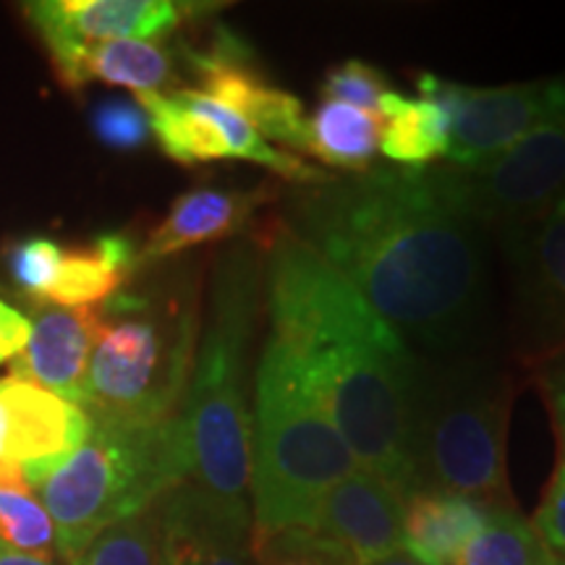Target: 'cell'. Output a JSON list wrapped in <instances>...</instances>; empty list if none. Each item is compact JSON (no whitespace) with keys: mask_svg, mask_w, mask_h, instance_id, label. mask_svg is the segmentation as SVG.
<instances>
[{"mask_svg":"<svg viewBox=\"0 0 565 565\" xmlns=\"http://www.w3.org/2000/svg\"><path fill=\"white\" fill-rule=\"evenodd\" d=\"M71 565H160L158 503L105 529Z\"/></svg>","mask_w":565,"mask_h":565,"instance_id":"d4e9b609","label":"cell"},{"mask_svg":"<svg viewBox=\"0 0 565 565\" xmlns=\"http://www.w3.org/2000/svg\"><path fill=\"white\" fill-rule=\"evenodd\" d=\"M0 542L45 561L58 557L51 513L30 487H0Z\"/></svg>","mask_w":565,"mask_h":565,"instance_id":"484cf974","label":"cell"},{"mask_svg":"<svg viewBox=\"0 0 565 565\" xmlns=\"http://www.w3.org/2000/svg\"><path fill=\"white\" fill-rule=\"evenodd\" d=\"M356 469L294 353L270 333L254 377L252 534L312 529L324 494Z\"/></svg>","mask_w":565,"mask_h":565,"instance_id":"5b68a950","label":"cell"},{"mask_svg":"<svg viewBox=\"0 0 565 565\" xmlns=\"http://www.w3.org/2000/svg\"><path fill=\"white\" fill-rule=\"evenodd\" d=\"M254 565H356L349 550L315 529L252 534Z\"/></svg>","mask_w":565,"mask_h":565,"instance_id":"4316f807","label":"cell"},{"mask_svg":"<svg viewBox=\"0 0 565 565\" xmlns=\"http://www.w3.org/2000/svg\"><path fill=\"white\" fill-rule=\"evenodd\" d=\"M63 259V246L53 238L34 236L17 242L6 252V270L17 291L24 301H45L47 291L58 278V267Z\"/></svg>","mask_w":565,"mask_h":565,"instance_id":"83f0119b","label":"cell"},{"mask_svg":"<svg viewBox=\"0 0 565 565\" xmlns=\"http://www.w3.org/2000/svg\"><path fill=\"white\" fill-rule=\"evenodd\" d=\"M51 55L58 82L79 92L92 82L131 89L134 95L162 92L175 82L173 58L160 42L145 40H42Z\"/></svg>","mask_w":565,"mask_h":565,"instance_id":"e0dca14e","label":"cell"},{"mask_svg":"<svg viewBox=\"0 0 565 565\" xmlns=\"http://www.w3.org/2000/svg\"><path fill=\"white\" fill-rule=\"evenodd\" d=\"M160 565H254L246 500L183 482L158 500Z\"/></svg>","mask_w":565,"mask_h":565,"instance_id":"7c38bea8","label":"cell"},{"mask_svg":"<svg viewBox=\"0 0 565 565\" xmlns=\"http://www.w3.org/2000/svg\"><path fill=\"white\" fill-rule=\"evenodd\" d=\"M456 565H561L534 524L513 503L492 505L490 521Z\"/></svg>","mask_w":565,"mask_h":565,"instance_id":"cb8c5ba5","label":"cell"},{"mask_svg":"<svg viewBox=\"0 0 565 565\" xmlns=\"http://www.w3.org/2000/svg\"><path fill=\"white\" fill-rule=\"evenodd\" d=\"M30 335L32 328L26 315L9 307L6 301H0V364L19 356L24 351V345L30 343Z\"/></svg>","mask_w":565,"mask_h":565,"instance_id":"d6a6232c","label":"cell"},{"mask_svg":"<svg viewBox=\"0 0 565 565\" xmlns=\"http://www.w3.org/2000/svg\"><path fill=\"white\" fill-rule=\"evenodd\" d=\"M416 87L422 100L448 116V160L458 168L482 166L565 118V74L505 87H463L422 71Z\"/></svg>","mask_w":565,"mask_h":565,"instance_id":"9c48e42d","label":"cell"},{"mask_svg":"<svg viewBox=\"0 0 565 565\" xmlns=\"http://www.w3.org/2000/svg\"><path fill=\"white\" fill-rule=\"evenodd\" d=\"M536 385H540L545 404L553 416V427L557 437V448H561V461H565V349L547 356L545 362L534 364Z\"/></svg>","mask_w":565,"mask_h":565,"instance_id":"1f68e13d","label":"cell"},{"mask_svg":"<svg viewBox=\"0 0 565 565\" xmlns=\"http://www.w3.org/2000/svg\"><path fill=\"white\" fill-rule=\"evenodd\" d=\"M492 505L445 492H419L404 508V550L424 565H456L490 521Z\"/></svg>","mask_w":565,"mask_h":565,"instance_id":"d6986e66","label":"cell"},{"mask_svg":"<svg viewBox=\"0 0 565 565\" xmlns=\"http://www.w3.org/2000/svg\"><path fill=\"white\" fill-rule=\"evenodd\" d=\"M404 508L391 487L356 469L324 494L312 529L349 550L356 565H372L404 550Z\"/></svg>","mask_w":565,"mask_h":565,"instance_id":"2e32d148","label":"cell"},{"mask_svg":"<svg viewBox=\"0 0 565 565\" xmlns=\"http://www.w3.org/2000/svg\"><path fill=\"white\" fill-rule=\"evenodd\" d=\"M282 223L406 343L458 356L482 341L490 315L484 231L445 192L435 168H370L299 186Z\"/></svg>","mask_w":565,"mask_h":565,"instance_id":"6da1fadb","label":"cell"},{"mask_svg":"<svg viewBox=\"0 0 565 565\" xmlns=\"http://www.w3.org/2000/svg\"><path fill=\"white\" fill-rule=\"evenodd\" d=\"M6 435H9V422H6V408L0 406V458L6 454Z\"/></svg>","mask_w":565,"mask_h":565,"instance_id":"d590c367","label":"cell"},{"mask_svg":"<svg viewBox=\"0 0 565 565\" xmlns=\"http://www.w3.org/2000/svg\"><path fill=\"white\" fill-rule=\"evenodd\" d=\"M139 270V249L126 233H100L87 244L63 246L58 278L45 301L68 309L100 307Z\"/></svg>","mask_w":565,"mask_h":565,"instance_id":"ffe728a7","label":"cell"},{"mask_svg":"<svg viewBox=\"0 0 565 565\" xmlns=\"http://www.w3.org/2000/svg\"><path fill=\"white\" fill-rule=\"evenodd\" d=\"M320 92L322 100H335L353 105V108L377 113L383 97L391 92V84H387V76L377 66L351 58L338 63V66L324 74Z\"/></svg>","mask_w":565,"mask_h":565,"instance_id":"f546056e","label":"cell"},{"mask_svg":"<svg viewBox=\"0 0 565 565\" xmlns=\"http://www.w3.org/2000/svg\"><path fill=\"white\" fill-rule=\"evenodd\" d=\"M186 61L200 79L202 95L238 113L263 139L278 141L288 152L307 154V116L301 100L267 82L254 68L249 47L231 30L221 26L210 47L189 51Z\"/></svg>","mask_w":565,"mask_h":565,"instance_id":"8fae6325","label":"cell"},{"mask_svg":"<svg viewBox=\"0 0 565 565\" xmlns=\"http://www.w3.org/2000/svg\"><path fill=\"white\" fill-rule=\"evenodd\" d=\"M263 299L265 249L259 242L231 244L212 273L207 320L179 408L192 456L189 482L225 500H246L252 479L246 366Z\"/></svg>","mask_w":565,"mask_h":565,"instance_id":"277c9868","label":"cell"},{"mask_svg":"<svg viewBox=\"0 0 565 565\" xmlns=\"http://www.w3.org/2000/svg\"><path fill=\"white\" fill-rule=\"evenodd\" d=\"M561 565H565V561H561Z\"/></svg>","mask_w":565,"mask_h":565,"instance_id":"8d00e7d4","label":"cell"},{"mask_svg":"<svg viewBox=\"0 0 565 565\" xmlns=\"http://www.w3.org/2000/svg\"><path fill=\"white\" fill-rule=\"evenodd\" d=\"M257 242L270 333L294 353L359 469L406 503L419 494L414 408L422 359L286 223L273 221Z\"/></svg>","mask_w":565,"mask_h":565,"instance_id":"7a4b0ae2","label":"cell"},{"mask_svg":"<svg viewBox=\"0 0 565 565\" xmlns=\"http://www.w3.org/2000/svg\"><path fill=\"white\" fill-rule=\"evenodd\" d=\"M445 192L484 233L500 236L545 217L565 200V118L529 134L477 168H435Z\"/></svg>","mask_w":565,"mask_h":565,"instance_id":"ba28073f","label":"cell"},{"mask_svg":"<svg viewBox=\"0 0 565 565\" xmlns=\"http://www.w3.org/2000/svg\"><path fill=\"white\" fill-rule=\"evenodd\" d=\"M89 419L82 448L40 484V500L55 526V555L66 563H74L105 529L147 511L192 479L179 414L162 422Z\"/></svg>","mask_w":565,"mask_h":565,"instance_id":"8992f818","label":"cell"},{"mask_svg":"<svg viewBox=\"0 0 565 565\" xmlns=\"http://www.w3.org/2000/svg\"><path fill=\"white\" fill-rule=\"evenodd\" d=\"M0 406L9 422L3 458L21 466L30 490H40L89 437L92 419L84 408L13 374L0 377Z\"/></svg>","mask_w":565,"mask_h":565,"instance_id":"4fadbf2b","label":"cell"},{"mask_svg":"<svg viewBox=\"0 0 565 565\" xmlns=\"http://www.w3.org/2000/svg\"><path fill=\"white\" fill-rule=\"evenodd\" d=\"M196 11L173 0H38L24 6L40 40H145L160 42Z\"/></svg>","mask_w":565,"mask_h":565,"instance_id":"9a60e30c","label":"cell"},{"mask_svg":"<svg viewBox=\"0 0 565 565\" xmlns=\"http://www.w3.org/2000/svg\"><path fill=\"white\" fill-rule=\"evenodd\" d=\"M141 270L95 307L84 412L97 419H171L192 377L202 330L196 267L160 263Z\"/></svg>","mask_w":565,"mask_h":565,"instance_id":"3957f363","label":"cell"},{"mask_svg":"<svg viewBox=\"0 0 565 565\" xmlns=\"http://www.w3.org/2000/svg\"><path fill=\"white\" fill-rule=\"evenodd\" d=\"M26 303L32 335L24 351L11 359V374L84 408V380L95 345V307L68 309L51 301Z\"/></svg>","mask_w":565,"mask_h":565,"instance_id":"5bb4252c","label":"cell"},{"mask_svg":"<svg viewBox=\"0 0 565 565\" xmlns=\"http://www.w3.org/2000/svg\"><path fill=\"white\" fill-rule=\"evenodd\" d=\"M383 139V118L353 105L322 100L307 118V154L345 173L370 171Z\"/></svg>","mask_w":565,"mask_h":565,"instance_id":"44dd1931","label":"cell"},{"mask_svg":"<svg viewBox=\"0 0 565 565\" xmlns=\"http://www.w3.org/2000/svg\"><path fill=\"white\" fill-rule=\"evenodd\" d=\"M141 110L150 118V129L160 150L179 166H202V162L228 160L231 150L221 131L207 118L189 108L175 92H150L137 95Z\"/></svg>","mask_w":565,"mask_h":565,"instance_id":"603a6c76","label":"cell"},{"mask_svg":"<svg viewBox=\"0 0 565 565\" xmlns=\"http://www.w3.org/2000/svg\"><path fill=\"white\" fill-rule=\"evenodd\" d=\"M372 565H424V563L408 555L406 550H401V553L387 555V557H383V561H377V563H372Z\"/></svg>","mask_w":565,"mask_h":565,"instance_id":"e575fe53","label":"cell"},{"mask_svg":"<svg viewBox=\"0 0 565 565\" xmlns=\"http://www.w3.org/2000/svg\"><path fill=\"white\" fill-rule=\"evenodd\" d=\"M511 398L508 374L475 353L419 364L414 408L419 492L513 503L505 475Z\"/></svg>","mask_w":565,"mask_h":565,"instance_id":"52a82bcc","label":"cell"},{"mask_svg":"<svg viewBox=\"0 0 565 565\" xmlns=\"http://www.w3.org/2000/svg\"><path fill=\"white\" fill-rule=\"evenodd\" d=\"M511 273L513 349L529 366L565 349V200L526 228L500 236Z\"/></svg>","mask_w":565,"mask_h":565,"instance_id":"30bf717a","label":"cell"},{"mask_svg":"<svg viewBox=\"0 0 565 565\" xmlns=\"http://www.w3.org/2000/svg\"><path fill=\"white\" fill-rule=\"evenodd\" d=\"M0 565H55L53 561H45V557H34L26 553H19V550L6 547L0 542Z\"/></svg>","mask_w":565,"mask_h":565,"instance_id":"836d02e7","label":"cell"},{"mask_svg":"<svg viewBox=\"0 0 565 565\" xmlns=\"http://www.w3.org/2000/svg\"><path fill=\"white\" fill-rule=\"evenodd\" d=\"M89 121L95 137L116 152L141 150L152 137L147 113L137 100H126V97H108L97 103Z\"/></svg>","mask_w":565,"mask_h":565,"instance_id":"f1b7e54d","label":"cell"},{"mask_svg":"<svg viewBox=\"0 0 565 565\" xmlns=\"http://www.w3.org/2000/svg\"><path fill=\"white\" fill-rule=\"evenodd\" d=\"M267 189L196 186L175 196L168 215L139 249V267L160 265L194 246L238 236L270 200Z\"/></svg>","mask_w":565,"mask_h":565,"instance_id":"ac0fdd59","label":"cell"},{"mask_svg":"<svg viewBox=\"0 0 565 565\" xmlns=\"http://www.w3.org/2000/svg\"><path fill=\"white\" fill-rule=\"evenodd\" d=\"M532 524L547 542V547L565 561V461L557 463L553 482H550Z\"/></svg>","mask_w":565,"mask_h":565,"instance_id":"4dcf8cb0","label":"cell"},{"mask_svg":"<svg viewBox=\"0 0 565 565\" xmlns=\"http://www.w3.org/2000/svg\"><path fill=\"white\" fill-rule=\"evenodd\" d=\"M377 116L383 118L380 152L395 166L422 171L448 154L450 121L435 103L391 89L380 103Z\"/></svg>","mask_w":565,"mask_h":565,"instance_id":"7402d4cb","label":"cell"}]
</instances>
